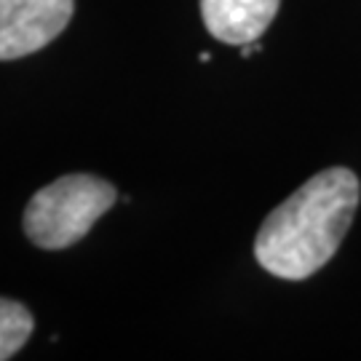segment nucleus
I'll list each match as a JSON object with an SVG mask.
<instances>
[{
  "label": "nucleus",
  "mask_w": 361,
  "mask_h": 361,
  "mask_svg": "<svg viewBox=\"0 0 361 361\" xmlns=\"http://www.w3.org/2000/svg\"><path fill=\"white\" fill-rule=\"evenodd\" d=\"M116 188L94 174H65L40 188L25 209L27 238L40 249L78 244L116 204Z\"/></svg>",
  "instance_id": "f03ea898"
},
{
  "label": "nucleus",
  "mask_w": 361,
  "mask_h": 361,
  "mask_svg": "<svg viewBox=\"0 0 361 361\" xmlns=\"http://www.w3.org/2000/svg\"><path fill=\"white\" fill-rule=\"evenodd\" d=\"M359 195V177L350 169L319 171L265 217L255 241L257 262L286 281L322 271L348 233Z\"/></svg>",
  "instance_id": "f257e3e1"
},
{
  "label": "nucleus",
  "mask_w": 361,
  "mask_h": 361,
  "mask_svg": "<svg viewBox=\"0 0 361 361\" xmlns=\"http://www.w3.org/2000/svg\"><path fill=\"white\" fill-rule=\"evenodd\" d=\"M281 0H201L207 30L222 43L244 46L262 38Z\"/></svg>",
  "instance_id": "20e7f679"
},
{
  "label": "nucleus",
  "mask_w": 361,
  "mask_h": 361,
  "mask_svg": "<svg viewBox=\"0 0 361 361\" xmlns=\"http://www.w3.org/2000/svg\"><path fill=\"white\" fill-rule=\"evenodd\" d=\"M32 329H35L32 313L22 302L0 297V361L11 359L30 340Z\"/></svg>",
  "instance_id": "39448f33"
},
{
  "label": "nucleus",
  "mask_w": 361,
  "mask_h": 361,
  "mask_svg": "<svg viewBox=\"0 0 361 361\" xmlns=\"http://www.w3.org/2000/svg\"><path fill=\"white\" fill-rule=\"evenodd\" d=\"M75 0H0V62L40 51L62 35Z\"/></svg>",
  "instance_id": "7ed1b4c3"
}]
</instances>
